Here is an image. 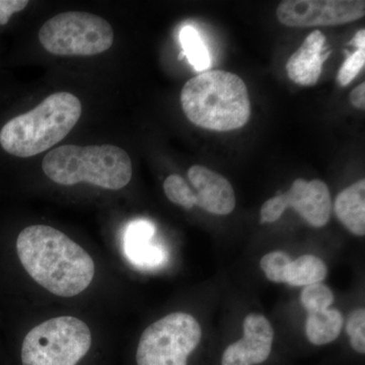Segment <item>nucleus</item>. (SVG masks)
Returning a JSON list of instances; mask_svg holds the SVG:
<instances>
[{
    "label": "nucleus",
    "mask_w": 365,
    "mask_h": 365,
    "mask_svg": "<svg viewBox=\"0 0 365 365\" xmlns=\"http://www.w3.org/2000/svg\"><path fill=\"white\" fill-rule=\"evenodd\" d=\"M182 52L180 58L186 56L194 71L205 72L211 66L210 55L202 38L194 26H186L180 33Z\"/></svg>",
    "instance_id": "nucleus-17"
},
{
    "label": "nucleus",
    "mask_w": 365,
    "mask_h": 365,
    "mask_svg": "<svg viewBox=\"0 0 365 365\" xmlns=\"http://www.w3.org/2000/svg\"><path fill=\"white\" fill-rule=\"evenodd\" d=\"M188 178L196 190L197 206L216 215H227L234 211V188L222 175L202 165H193L188 170Z\"/></svg>",
    "instance_id": "nucleus-11"
},
{
    "label": "nucleus",
    "mask_w": 365,
    "mask_h": 365,
    "mask_svg": "<svg viewBox=\"0 0 365 365\" xmlns=\"http://www.w3.org/2000/svg\"><path fill=\"white\" fill-rule=\"evenodd\" d=\"M328 275L325 262L314 255H304L290 262L285 269L284 283L290 287H309L321 283Z\"/></svg>",
    "instance_id": "nucleus-16"
},
{
    "label": "nucleus",
    "mask_w": 365,
    "mask_h": 365,
    "mask_svg": "<svg viewBox=\"0 0 365 365\" xmlns=\"http://www.w3.org/2000/svg\"><path fill=\"white\" fill-rule=\"evenodd\" d=\"M278 20L287 26H339L364 18V0H285L277 7Z\"/></svg>",
    "instance_id": "nucleus-9"
},
{
    "label": "nucleus",
    "mask_w": 365,
    "mask_h": 365,
    "mask_svg": "<svg viewBox=\"0 0 365 365\" xmlns=\"http://www.w3.org/2000/svg\"><path fill=\"white\" fill-rule=\"evenodd\" d=\"M16 252L26 273L58 297L81 294L95 276L90 254L63 232L48 225H31L21 230Z\"/></svg>",
    "instance_id": "nucleus-1"
},
{
    "label": "nucleus",
    "mask_w": 365,
    "mask_h": 365,
    "mask_svg": "<svg viewBox=\"0 0 365 365\" xmlns=\"http://www.w3.org/2000/svg\"><path fill=\"white\" fill-rule=\"evenodd\" d=\"M336 216L351 234L365 235V181L354 182L337 196L334 206Z\"/></svg>",
    "instance_id": "nucleus-14"
},
{
    "label": "nucleus",
    "mask_w": 365,
    "mask_h": 365,
    "mask_svg": "<svg viewBox=\"0 0 365 365\" xmlns=\"http://www.w3.org/2000/svg\"><path fill=\"white\" fill-rule=\"evenodd\" d=\"M181 105L189 121L208 130L242 128L251 116L246 83L228 71H205L190 79L182 88Z\"/></svg>",
    "instance_id": "nucleus-2"
},
{
    "label": "nucleus",
    "mask_w": 365,
    "mask_h": 365,
    "mask_svg": "<svg viewBox=\"0 0 365 365\" xmlns=\"http://www.w3.org/2000/svg\"><path fill=\"white\" fill-rule=\"evenodd\" d=\"M345 53L347 58L343 62L337 76V81L341 86L349 85L359 76L365 64V47L356 48V51L351 54L348 51Z\"/></svg>",
    "instance_id": "nucleus-22"
},
{
    "label": "nucleus",
    "mask_w": 365,
    "mask_h": 365,
    "mask_svg": "<svg viewBox=\"0 0 365 365\" xmlns=\"http://www.w3.org/2000/svg\"><path fill=\"white\" fill-rule=\"evenodd\" d=\"M300 300L307 312L321 307H331L335 302V297L331 288L321 282L304 287L300 294Z\"/></svg>",
    "instance_id": "nucleus-19"
},
{
    "label": "nucleus",
    "mask_w": 365,
    "mask_h": 365,
    "mask_svg": "<svg viewBox=\"0 0 365 365\" xmlns=\"http://www.w3.org/2000/svg\"><path fill=\"white\" fill-rule=\"evenodd\" d=\"M163 190L170 202L192 209L196 205V195L186 181L179 175H170L163 182Z\"/></svg>",
    "instance_id": "nucleus-18"
},
{
    "label": "nucleus",
    "mask_w": 365,
    "mask_h": 365,
    "mask_svg": "<svg viewBox=\"0 0 365 365\" xmlns=\"http://www.w3.org/2000/svg\"><path fill=\"white\" fill-rule=\"evenodd\" d=\"M292 261V257L285 252L274 251L262 257L260 267L268 280L284 283L285 269Z\"/></svg>",
    "instance_id": "nucleus-20"
},
{
    "label": "nucleus",
    "mask_w": 365,
    "mask_h": 365,
    "mask_svg": "<svg viewBox=\"0 0 365 365\" xmlns=\"http://www.w3.org/2000/svg\"><path fill=\"white\" fill-rule=\"evenodd\" d=\"M91 346L85 322L64 316L48 319L32 329L21 347L23 365H76Z\"/></svg>",
    "instance_id": "nucleus-5"
},
{
    "label": "nucleus",
    "mask_w": 365,
    "mask_h": 365,
    "mask_svg": "<svg viewBox=\"0 0 365 365\" xmlns=\"http://www.w3.org/2000/svg\"><path fill=\"white\" fill-rule=\"evenodd\" d=\"M330 54L331 51L327 47L326 36L321 31H314L288 59V78L299 86L316 85L323 71V64Z\"/></svg>",
    "instance_id": "nucleus-12"
},
{
    "label": "nucleus",
    "mask_w": 365,
    "mask_h": 365,
    "mask_svg": "<svg viewBox=\"0 0 365 365\" xmlns=\"http://www.w3.org/2000/svg\"><path fill=\"white\" fill-rule=\"evenodd\" d=\"M346 333L349 336L350 344L355 351L365 353V309H355L348 317L345 326Z\"/></svg>",
    "instance_id": "nucleus-21"
},
{
    "label": "nucleus",
    "mask_w": 365,
    "mask_h": 365,
    "mask_svg": "<svg viewBox=\"0 0 365 365\" xmlns=\"http://www.w3.org/2000/svg\"><path fill=\"white\" fill-rule=\"evenodd\" d=\"M242 339L228 346L222 365H255L265 362L272 351L274 331L267 318L250 314L242 325Z\"/></svg>",
    "instance_id": "nucleus-10"
},
{
    "label": "nucleus",
    "mask_w": 365,
    "mask_h": 365,
    "mask_svg": "<svg viewBox=\"0 0 365 365\" xmlns=\"http://www.w3.org/2000/svg\"><path fill=\"white\" fill-rule=\"evenodd\" d=\"M350 101H351L352 105L356 107L357 109L364 110L365 109V83H362L361 85L356 86L354 90L352 91L351 95H350Z\"/></svg>",
    "instance_id": "nucleus-24"
},
{
    "label": "nucleus",
    "mask_w": 365,
    "mask_h": 365,
    "mask_svg": "<svg viewBox=\"0 0 365 365\" xmlns=\"http://www.w3.org/2000/svg\"><path fill=\"white\" fill-rule=\"evenodd\" d=\"M201 337L200 324L193 316L168 314L144 330L137 347V365H188Z\"/></svg>",
    "instance_id": "nucleus-7"
},
{
    "label": "nucleus",
    "mask_w": 365,
    "mask_h": 365,
    "mask_svg": "<svg viewBox=\"0 0 365 365\" xmlns=\"http://www.w3.org/2000/svg\"><path fill=\"white\" fill-rule=\"evenodd\" d=\"M350 45L354 46L355 48L365 47V30L359 31L350 42Z\"/></svg>",
    "instance_id": "nucleus-25"
},
{
    "label": "nucleus",
    "mask_w": 365,
    "mask_h": 365,
    "mask_svg": "<svg viewBox=\"0 0 365 365\" xmlns=\"http://www.w3.org/2000/svg\"><path fill=\"white\" fill-rule=\"evenodd\" d=\"M83 113L81 101L71 93H56L35 109L9 120L0 131V145L9 155L31 158L63 140Z\"/></svg>",
    "instance_id": "nucleus-3"
},
{
    "label": "nucleus",
    "mask_w": 365,
    "mask_h": 365,
    "mask_svg": "<svg viewBox=\"0 0 365 365\" xmlns=\"http://www.w3.org/2000/svg\"><path fill=\"white\" fill-rule=\"evenodd\" d=\"M42 168L46 176L62 186L86 182L101 188L120 190L132 178L128 153L110 144L59 146L45 155Z\"/></svg>",
    "instance_id": "nucleus-4"
},
{
    "label": "nucleus",
    "mask_w": 365,
    "mask_h": 365,
    "mask_svg": "<svg viewBox=\"0 0 365 365\" xmlns=\"http://www.w3.org/2000/svg\"><path fill=\"white\" fill-rule=\"evenodd\" d=\"M28 4L26 0H0V25H6L14 14L23 11Z\"/></svg>",
    "instance_id": "nucleus-23"
},
{
    "label": "nucleus",
    "mask_w": 365,
    "mask_h": 365,
    "mask_svg": "<svg viewBox=\"0 0 365 365\" xmlns=\"http://www.w3.org/2000/svg\"><path fill=\"white\" fill-rule=\"evenodd\" d=\"M344 326V317L338 309L330 307L307 311L306 334L312 344H329L339 337Z\"/></svg>",
    "instance_id": "nucleus-15"
},
{
    "label": "nucleus",
    "mask_w": 365,
    "mask_h": 365,
    "mask_svg": "<svg viewBox=\"0 0 365 365\" xmlns=\"http://www.w3.org/2000/svg\"><path fill=\"white\" fill-rule=\"evenodd\" d=\"M155 228L153 223L138 220L131 222L123 234L125 257L136 267H160L167 260L165 249L153 241Z\"/></svg>",
    "instance_id": "nucleus-13"
},
{
    "label": "nucleus",
    "mask_w": 365,
    "mask_h": 365,
    "mask_svg": "<svg viewBox=\"0 0 365 365\" xmlns=\"http://www.w3.org/2000/svg\"><path fill=\"white\" fill-rule=\"evenodd\" d=\"M295 211L313 227H323L330 220L332 200L328 186L321 180H295L287 192L272 197L262 206L260 222H277L287 208Z\"/></svg>",
    "instance_id": "nucleus-8"
},
{
    "label": "nucleus",
    "mask_w": 365,
    "mask_h": 365,
    "mask_svg": "<svg viewBox=\"0 0 365 365\" xmlns=\"http://www.w3.org/2000/svg\"><path fill=\"white\" fill-rule=\"evenodd\" d=\"M43 48L59 56H93L107 51L114 42L112 26L96 14L67 11L46 21L40 29Z\"/></svg>",
    "instance_id": "nucleus-6"
}]
</instances>
